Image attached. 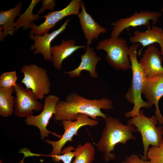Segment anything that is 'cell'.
Returning a JSON list of instances; mask_svg holds the SVG:
<instances>
[{"mask_svg": "<svg viewBox=\"0 0 163 163\" xmlns=\"http://www.w3.org/2000/svg\"><path fill=\"white\" fill-rule=\"evenodd\" d=\"M113 108L112 102L107 98L89 99L73 92L67 95L65 100H59L58 102L54 118L57 121H74L78 114H83L92 119L96 120L100 117L105 120L108 116L101 109L110 110Z\"/></svg>", "mask_w": 163, "mask_h": 163, "instance_id": "cell-1", "label": "cell"}, {"mask_svg": "<svg viewBox=\"0 0 163 163\" xmlns=\"http://www.w3.org/2000/svg\"><path fill=\"white\" fill-rule=\"evenodd\" d=\"M105 120L101 136L95 145L99 151L104 153V160L108 162L116 158V155L111 153L115 146L119 143L125 145L129 140H135L136 137L133 133L138 131L134 126L124 125L118 119L110 116Z\"/></svg>", "mask_w": 163, "mask_h": 163, "instance_id": "cell-2", "label": "cell"}, {"mask_svg": "<svg viewBox=\"0 0 163 163\" xmlns=\"http://www.w3.org/2000/svg\"><path fill=\"white\" fill-rule=\"evenodd\" d=\"M140 44L131 45L129 48L128 55L130 62L132 78L130 87L125 95L129 103L134 104L133 109L125 113L126 118L132 117L138 114L141 108H149L153 105L144 101L141 97L146 78L137 59V49Z\"/></svg>", "mask_w": 163, "mask_h": 163, "instance_id": "cell-3", "label": "cell"}, {"mask_svg": "<svg viewBox=\"0 0 163 163\" xmlns=\"http://www.w3.org/2000/svg\"><path fill=\"white\" fill-rule=\"evenodd\" d=\"M132 117L127 124L134 126L140 133L144 148V155L141 158L146 161L149 145L158 146L163 140V127L160 124L157 126L158 120L155 115L147 117L141 110L138 115Z\"/></svg>", "mask_w": 163, "mask_h": 163, "instance_id": "cell-4", "label": "cell"}, {"mask_svg": "<svg viewBox=\"0 0 163 163\" xmlns=\"http://www.w3.org/2000/svg\"><path fill=\"white\" fill-rule=\"evenodd\" d=\"M129 48L124 38L111 36L99 41L95 47L97 50L106 53L105 60L111 67L117 70L124 71L130 68Z\"/></svg>", "mask_w": 163, "mask_h": 163, "instance_id": "cell-5", "label": "cell"}, {"mask_svg": "<svg viewBox=\"0 0 163 163\" xmlns=\"http://www.w3.org/2000/svg\"><path fill=\"white\" fill-rule=\"evenodd\" d=\"M24 74L21 83L31 90L39 100H42L50 92L51 82L46 70L36 64H26L21 68Z\"/></svg>", "mask_w": 163, "mask_h": 163, "instance_id": "cell-6", "label": "cell"}, {"mask_svg": "<svg viewBox=\"0 0 163 163\" xmlns=\"http://www.w3.org/2000/svg\"><path fill=\"white\" fill-rule=\"evenodd\" d=\"M60 121L63 127L64 133L59 139L57 141L44 140L45 142L52 146V151L50 154L52 157L61 155L62 147L68 142L72 141L73 137L78 135V131L81 127L85 126H95L99 123L97 120L90 118L87 115L83 114H78L74 121Z\"/></svg>", "mask_w": 163, "mask_h": 163, "instance_id": "cell-7", "label": "cell"}, {"mask_svg": "<svg viewBox=\"0 0 163 163\" xmlns=\"http://www.w3.org/2000/svg\"><path fill=\"white\" fill-rule=\"evenodd\" d=\"M14 114L21 118H26L33 114V111L40 112L43 106L38 101L30 89L24 88L17 83L14 87Z\"/></svg>", "mask_w": 163, "mask_h": 163, "instance_id": "cell-8", "label": "cell"}, {"mask_svg": "<svg viewBox=\"0 0 163 163\" xmlns=\"http://www.w3.org/2000/svg\"><path fill=\"white\" fill-rule=\"evenodd\" d=\"M161 12L141 11L135 12L129 17L120 18L115 21L112 22L113 26L110 36L119 37L120 34L125 29L129 27H135L143 26L147 27L150 26L151 21L152 25H155L161 16Z\"/></svg>", "mask_w": 163, "mask_h": 163, "instance_id": "cell-9", "label": "cell"}, {"mask_svg": "<svg viewBox=\"0 0 163 163\" xmlns=\"http://www.w3.org/2000/svg\"><path fill=\"white\" fill-rule=\"evenodd\" d=\"M59 98L54 95H49L44 98L43 110L39 114L30 115L26 118L25 121L28 126H34L39 129L40 138L43 139L47 137L50 133L60 138L62 136L53 133L46 128L49 121L56 112V107Z\"/></svg>", "mask_w": 163, "mask_h": 163, "instance_id": "cell-10", "label": "cell"}, {"mask_svg": "<svg viewBox=\"0 0 163 163\" xmlns=\"http://www.w3.org/2000/svg\"><path fill=\"white\" fill-rule=\"evenodd\" d=\"M82 0H72L68 5L60 10L52 11L41 18H45L44 21L38 26L31 24L30 34L43 35L55 27L56 24L64 17L72 15L78 16L81 8Z\"/></svg>", "mask_w": 163, "mask_h": 163, "instance_id": "cell-11", "label": "cell"}, {"mask_svg": "<svg viewBox=\"0 0 163 163\" xmlns=\"http://www.w3.org/2000/svg\"><path fill=\"white\" fill-rule=\"evenodd\" d=\"M162 60L161 52L156 46L153 45L148 46L139 61L146 78L163 73Z\"/></svg>", "mask_w": 163, "mask_h": 163, "instance_id": "cell-12", "label": "cell"}, {"mask_svg": "<svg viewBox=\"0 0 163 163\" xmlns=\"http://www.w3.org/2000/svg\"><path fill=\"white\" fill-rule=\"evenodd\" d=\"M142 94L147 102L155 107V115L160 124L163 125V117L158 107V102L163 96V73L151 78H146Z\"/></svg>", "mask_w": 163, "mask_h": 163, "instance_id": "cell-13", "label": "cell"}, {"mask_svg": "<svg viewBox=\"0 0 163 163\" xmlns=\"http://www.w3.org/2000/svg\"><path fill=\"white\" fill-rule=\"evenodd\" d=\"M70 19H68L58 29L50 33H46L43 35H37L30 34L29 37L33 40L34 44L31 46L30 49L35 50L34 55L41 53L43 56L44 59L47 61L52 60V56L51 52V43L52 41L66 28Z\"/></svg>", "mask_w": 163, "mask_h": 163, "instance_id": "cell-14", "label": "cell"}, {"mask_svg": "<svg viewBox=\"0 0 163 163\" xmlns=\"http://www.w3.org/2000/svg\"><path fill=\"white\" fill-rule=\"evenodd\" d=\"M81 11L78 16L81 29L87 40V45L90 46L93 40H98L100 34L106 33L107 29L98 24L87 13L83 1L81 4Z\"/></svg>", "mask_w": 163, "mask_h": 163, "instance_id": "cell-15", "label": "cell"}, {"mask_svg": "<svg viewBox=\"0 0 163 163\" xmlns=\"http://www.w3.org/2000/svg\"><path fill=\"white\" fill-rule=\"evenodd\" d=\"M129 40L133 44H140L143 47L157 43L160 45L161 55L163 56V29L161 27L152 25L147 27L145 31L136 30Z\"/></svg>", "mask_w": 163, "mask_h": 163, "instance_id": "cell-16", "label": "cell"}, {"mask_svg": "<svg viewBox=\"0 0 163 163\" xmlns=\"http://www.w3.org/2000/svg\"><path fill=\"white\" fill-rule=\"evenodd\" d=\"M85 48V53L80 56L81 61L78 66L72 70L65 72L70 77H79L83 70L89 72L90 76L92 78H96L98 77L99 75L96 71V68L101 58L96 55L94 49L91 48L89 45H87Z\"/></svg>", "mask_w": 163, "mask_h": 163, "instance_id": "cell-17", "label": "cell"}, {"mask_svg": "<svg viewBox=\"0 0 163 163\" xmlns=\"http://www.w3.org/2000/svg\"><path fill=\"white\" fill-rule=\"evenodd\" d=\"M86 46L76 45L75 41L73 39L66 41L62 40L59 45L51 46L52 61L54 67L57 70H60L65 59L78 49L84 48Z\"/></svg>", "mask_w": 163, "mask_h": 163, "instance_id": "cell-18", "label": "cell"}, {"mask_svg": "<svg viewBox=\"0 0 163 163\" xmlns=\"http://www.w3.org/2000/svg\"><path fill=\"white\" fill-rule=\"evenodd\" d=\"M22 2H20L13 8L0 11V40L3 41L8 34L13 35L15 31L14 20L17 16H20L22 9Z\"/></svg>", "mask_w": 163, "mask_h": 163, "instance_id": "cell-19", "label": "cell"}, {"mask_svg": "<svg viewBox=\"0 0 163 163\" xmlns=\"http://www.w3.org/2000/svg\"><path fill=\"white\" fill-rule=\"evenodd\" d=\"M14 91L13 87H0V115L3 117L11 115L14 111Z\"/></svg>", "mask_w": 163, "mask_h": 163, "instance_id": "cell-20", "label": "cell"}, {"mask_svg": "<svg viewBox=\"0 0 163 163\" xmlns=\"http://www.w3.org/2000/svg\"><path fill=\"white\" fill-rule=\"evenodd\" d=\"M40 0H32L29 5L26 11L20 14L19 18L15 22V30H17L22 27L24 29H26L30 28L32 23L40 17L38 14H33V10L35 5Z\"/></svg>", "mask_w": 163, "mask_h": 163, "instance_id": "cell-21", "label": "cell"}, {"mask_svg": "<svg viewBox=\"0 0 163 163\" xmlns=\"http://www.w3.org/2000/svg\"><path fill=\"white\" fill-rule=\"evenodd\" d=\"M74 151L75 158L72 163H92L94 159L95 149L90 142L78 145Z\"/></svg>", "mask_w": 163, "mask_h": 163, "instance_id": "cell-22", "label": "cell"}, {"mask_svg": "<svg viewBox=\"0 0 163 163\" xmlns=\"http://www.w3.org/2000/svg\"><path fill=\"white\" fill-rule=\"evenodd\" d=\"M147 158L151 163H163V140L159 145L149 148Z\"/></svg>", "mask_w": 163, "mask_h": 163, "instance_id": "cell-23", "label": "cell"}, {"mask_svg": "<svg viewBox=\"0 0 163 163\" xmlns=\"http://www.w3.org/2000/svg\"><path fill=\"white\" fill-rule=\"evenodd\" d=\"M16 72L13 71L2 73L0 77V87H14L17 85Z\"/></svg>", "mask_w": 163, "mask_h": 163, "instance_id": "cell-24", "label": "cell"}, {"mask_svg": "<svg viewBox=\"0 0 163 163\" xmlns=\"http://www.w3.org/2000/svg\"><path fill=\"white\" fill-rule=\"evenodd\" d=\"M75 148L72 146H69L62 150L61 155H56L52 158V160L56 163L59 162L61 160L63 163H71L72 159L75 157Z\"/></svg>", "mask_w": 163, "mask_h": 163, "instance_id": "cell-25", "label": "cell"}, {"mask_svg": "<svg viewBox=\"0 0 163 163\" xmlns=\"http://www.w3.org/2000/svg\"><path fill=\"white\" fill-rule=\"evenodd\" d=\"M56 1L54 0H43L42 1V6L37 12L40 14L47 9L53 11L56 5Z\"/></svg>", "mask_w": 163, "mask_h": 163, "instance_id": "cell-26", "label": "cell"}, {"mask_svg": "<svg viewBox=\"0 0 163 163\" xmlns=\"http://www.w3.org/2000/svg\"><path fill=\"white\" fill-rule=\"evenodd\" d=\"M121 163H151L149 161H145L136 154H133L126 158L125 161Z\"/></svg>", "mask_w": 163, "mask_h": 163, "instance_id": "cell-27", "label": "cell"}, {"mask_svg": "<svg viewBox=\"0 0 163 163\" xmlns=\"http://www.w3.org/2000/svg\"><path fill=\"white\" fill-rule=\"evenodd\" d=\"M161 13L163 14V3L162 4V6L161 9Z\"/></svg>", "mask_w": 163, "mask_h": 163, "instance_id": "cell-28", "label": "cell"}, {"mask_svg": "<svg viewBox=\"0 0 163 163\" xmlns=\"http://www.w3.org/2000/svg\"><path fill=\"white\" fill-rule=\"evenodd\" d=\"M0 163H3L2 160L1 159L0 160Z\"/></svg>", "mask_w": 163, "mask_h": 163, "instance_id": "cell-29", "label": "cell"}]
</instances>
